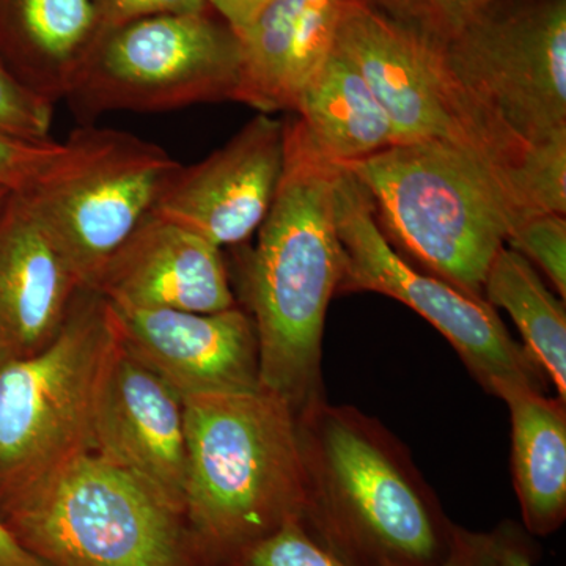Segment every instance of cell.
I'll use <instances>...</instances> for the list:
<instances>
[{"instance_id":"30","label":"cell","mask_w":566,"mask_h":566,"mask_svg":"<svg viewBox=\"0 0 566 566\" xmlns=\"http://www.w3.org/2000/svg\"><path fill=\"white\" fill-rule=\"evenodd\" d=\"M266 2L268 0H208V6L234 33H240Z\"/></svg>"},{"instance_id":"21","label":"cell","mask_w":566,"mask_h":566,"mask_svg":"<svg viewBox=\"0 0 566 566\" xmlns=\"http://www.w3.org/2000/svg\"><path fill=\"white\" fill-rule=\"evenodd\" d=\"M483 300L512 316L524 348L566 401L565 301L547 289L534 264L506 245L488 270Z\"/></svg>"},{"instance_id":"25","label":"cell","mask_w":566,"mask_h":566,"mask_svg":"<svg viewBox=\"0 0 566 566\" xmlns=\"http://www.w3.org/2000/svg\"><path fill=\"white\" fill-rule=\"evenodd\" d=\"M54 103L32 91L0 57V134L50 140Z\"/></svg>"},{"instance_id":"7","label":"cell","mask_w":566,"mask_h":566,"mask_svg":"<svg viewBox=\"0 0 566 566\" xmlns=\"http://www.w3.org/2000/svg\"><path fill=\"white\" fill-rule=\"evenodd\" d=\"M114 335L109 303L84 289L43 352L0 364V497L91 449L93 397Z\"/></svg>"},{"instance_id":"24","label":"cell","mask_w":566,"mask_h":566,"mask_svg":"<svg viewBox=\"0 0 566 566\" xmlns=\"http://www.w3.org/2000/svg\"><path fill=\"white\" fill-rule=\"evenodd\" d=\"M506 244L536 264L554 289L566 296V221L565 214L545 212L528 216L510 233Z\"/></svg>"},{"instance_id":"27","label":"cell","mask_w":566,"mask_h":566,"mask_svg":"<svg viewBox=\"0 0 566 566\" xmlns=\"http://www.w3.org/2000/svg\"><path fill=\"white\" fill-rule=\"evenodd\" d=\"M99 33L128 22L161 14L199 13L210 9L208 0H93Z\"/></svg>"},{"instance_id":"15","label":"cell","mask_w":566,"mask_h":566,"mask_svg":"<svg viewBox=\"0 0 566 566\" xmlns=\"http://www.w3.org/2000/svg\"><path fill=\"white\" fill-rule=\"evenodd\" d=\"M111 304L212 314L234 307L221 248L150 212L91 286Z\"/></svg>"},{"instance_id":"1","label":"cell","mask_w":566,"mask_h":566,"mask_svg":"<svg viewBox=\"0 0 566 566\" xmlns=\"http://www.w3.org/2000/svg\"><path fill=\"white\" fill-rule=\"evenodd\" d=\"M300 523L348 566H441L453 524L397 436L326 398L297 412Z\"/></svg>"},{"instance_id":"17","label":"cell","mask_w":566,"mask_h":566,"mask_svg":"<svg viewBox=\"0 0 566 566\" xmlns=\"http://www.w3.org/2000/svg\"><path fill=\"white\" fill-rule=\"evenodd\" d=\"M348 0H268L240 40L237 102L262 114L292 112L297 95L329 59Z\"/></svg>"},{"instance_id":"13","label":"cell","mask_w":566,"mask_h":566,"mask_svg":"<svg viewBox=\"0 0 566 566\" xmlns=\"http://www.w3.org/2000/svg\"><path fill=\"white\" fill-rule=\"evenodd\" d=\"M109 305L123 348L181 398L262 387L255 326L237 305L212 314Z\"/></svg>"},{"instance_id":"22","label":"cell","mask_w":566,"mask_h":566,"mask_svg":"<svg viewBox=\"0 0 566 566\" xmlns=\"http://www.w3.org/2000/svg\"><path fill=\"white\" fill-rule=\"evenodd\" d=\"M387 18L427 39L446 43L497 0H364Z\"/></svg>"},{"instance_id":"29","label":"cell","mask_w":566,"mask_h":566,"mask_svg":"<svg viewBox=\"0 0 566 566\" xmlns=\"http://www.w3.org/2000/svg\"><path fill=\"white\" fill-rule=\"evenodd\" d=\"M499 566H535V545L526 528L515 523H502L494 528Z\"/></svg>"},{"instance_id":"19","label":"cell","mask_w":566,"mask_h":566,"mask_svg":"<svg viewBox=\"0 0 566 566\" xmlns=\"http://www.w3.org/2000/svg\"><path fill=\"white\" fill-rule=\"evenodd\" d=\"M98 36L93 0H0V57L52 103L69 96Z\"/></svg>"},{"instance_id":"2","label":"cell","mask_w":566,"mask_h":566,"mask_svg":"<svg viewBox=\"0 0 566 566\" xmlns=\"http://www.w3.org/2000/svg\"><path fill=\"white\" fill-rule=\"evenodd\" d=\"M283 172L259 227L245 294L259 342L260 386L294 411L324 398L323 333L344 277L335 218L340 167L308 155L283 129Z\"/></svg>"},{"instance_id":"10","label":"cell","mask_w":566,"mask_h":566,"mask_svg":"<svg viewBox=\"0 0 566 566\" xmlns=\"http://www.w3.org/2000/svg\"><path fill=\"white\" fill-rule=\"evenodd\" d=\"M335 218L344 251L338 292L379 293L408 305L444 335L486 392L510 385L545 389L546 375L495 308L405 260L379 229L363 186L344 169L335 185Z\"/></svg>"},{"instance_id":"9","label":"cell","mask_w":566,"mask_h":566,"mask_svg":"<svg viewBox=\"0 0 566 566\" xmlns=\"http://www.w3.org/2000/svg\"><path fill=\"white\" fill-rule=\"evenodd\" d=\"M240 71V40L214 11L161 14L99 33L69 98L88 114L237 102Z\"/></svg>"},{"instance_id":"23","label":"cell","mask_w":566,"mask_h":566,"mask_svg":"<svg viewBox=\"0 0 566 566\" xmlns=\"http://www.w3.org/2000/svg\"><path fill=\"white\" fill-rule=\"evenodd\" d=\"M221 566H348L292 520L227 558Z\"/></svg>"},{"instance_id":"31","label":"cell","mask_w":566,"mask_h":566,"mask_svg":"<svg viewBox=\"0 0 566 566\" xmlns=\"http://www.w3.org/2000/svg\"><path fill=\"white\" fill-rule=\"evenodd\" d=\"M0 566H51L33 556L0 520Z\"/></svg>"},{"instance_id":"11","label":"cell","mask_w":566,"mask_h":566,"mask_svg":"<svg viewBox=\"0 0 566 566\" xmlns=\"http://www.w3.org/2000/svg\"><path fill=\"white\" fill-rule=\"evenodd\" d=\"M439 44L457 81L517 139L566 136V0H497Z\"/></svg>"},{"instance_id":"6","label":"cell","mask_w":566,"mask_h":566,"mask_svg":"<svg viewBox=\"0 0 566 566\" xmlns=\"http://www.w3.org/2000/svg\"><path fill=\"white\" fill-rule=\"evenodd\" d=\"M181 167L153 142L88 126L71 134L62 155L17 193L91 290Z\"/></svg>"},{"instance_id":"4","label":"cell","mask_w":566,"mask_h":566,"mask_svg":"<svg viewBox=\"0 0 566 566\" xmlns=\"http://www.w3.org/2000/svg\"><path fill=\"white\" fill-rule=\"evenodd\" d=\"M340 169L367 192L392 248L482 300L494 256L528 218L497 170L447 142L392 145Z\"/></svg>"},{"instance_id":"18","label":"cell","mask_w":566,"mask_h":566,"mask_svg":"<svg viewBox=\"0 0 566 566\" xmlns=\"http://www.w3.org/2000/svg\"><path fill=\"white\" fill-rule=\"evenodd\" d=\"M292 112L283 122L286 136L329 166L342 167L397 145L386 112L337 46L304 85Z\"/></svg>"},{"instance_id":"32","label":"cell","mask_w":566,"mask_h":566,"mask_svg":"<svg viewBox=\"0 0 566 566\" xmlns=\"http://www.w3.org/2000/svg\"><path fill=\"white\" fill-rule=\"evenodd\" d=\"M11 191L9 189L0 188V212H2L3 207H6L7 200H9Z\"/></svg>"},{"instance_id":"8","label":"cell","mask_w":566,"mask_h":566,"mask_svg":"<svg viewBox=\"0 0 566 566\" xmlns=\"http://www.w3.org/2000/svg\"><path fill=\"white\" fill-rule=\"evenodd\" d=\"M335 46L367 82L397 144L447 142L499 174L512 172L523 161L526 145L457 81L438 41L364 0H348Z\"/></svg>"},{"instance_id":"20","label":"cell","mask_w":566,"mask_h":566,"mask_svg":"<svg viewBox=\"0 0 566 566\" xmlns=\"http://www.w3.org/2000/svg\"><path fill=\"white\" fill-rule=\"evenodd\" d=\"M512 422V474L527 534L547 536L566 520V408L531 386H502Z\"/></svg>"},{"instance_id":"14","label":"cell","mask_w":566,"mask_h":566,"mask_svg":"<svg viewBox=\"0 0 566 566\" xmlns=\"http://www.w3.org/2000/svg\"><path fill=\"white\" fill-rule=\"evenodd\" d=\"M283 122L256 115L208 158L180 172L153 212L222 248L262 226L283 172Z\"/></svg>"},{"instance_id":"26","label":"cell","mask_w":566,"mask_h":566,"mask_svg":"<svg viewBox=\"0 0 566 566\" xmlns=\"http://www.w3.org/2000/svg\"><path fill=\"white\" fill-rule=\"evenodd\" d=\"M62 151V142L24 140L0 134V188L24 191Z\"/></svg>"},{"instance_id":"12","label":"cell","mask_w":566,"mask_h":566,"mask_svg":"<svg viewBox=\"0 0 566 566\" xmlns=\"http://www.w3.org/2000/svg\"><path fill=\"white\" fill-rule=\"evenodd\" d=\"M91 450L139 476L185 516L188 453L182 398L134 359L117 333L96 381Z\"/></svg>"},{"instance_id":"5","label":"cell","mask_w":566,"mask_h":566,"mask_svg":"<svg viewBox=\"0 0 566 566\" xmlns=\"http://www.w3.org/2000/svg\"><path fill=\"white\" fill-rule=\"evenodd\" d=\"M0 520L51 566H210L180 512L91 449L0 497Z\"/></svg>"},{"instance_id":"3","label":"cell","mask_w":566,"mask_h":566,"mask_svg":"<svg viewBox=\"0 0 566 566\" xmlns=\"http://www.w3.org/2000/svg\"><path fill=\"white\" fill-rule=\"evenodd\" d=\"M185 523L210 566L300 520L304 468L297 412L271 390L182 398Z\"/></svg>"},{"instance_id":"16","label":"cell","mask_w":566,"mask_h":566,"mask_svg":"<svg viewBox=\"0 0 566 566\" xmlns=\"http://www.w3.org/2000/svg\"><path fill=\"white\" fill-rule=\"evenodd\" d=\"M82 290L65 253L11 192L0 212V364L43 352Z\"/></svg>"},{"instance_id":"28","label":"cell","mask_w":566,"mask_h":566,"mask_svg":"<svg viewBox=\"0 0 566 566\" xmlns=\"http://www.w3.org/2000/svg\"><path fill=\"white\" fill-rule=\"evenodd\" d=\"M441 566H499L494 531L474 532L455 526Z\"/></svg>"}]
</instances>
